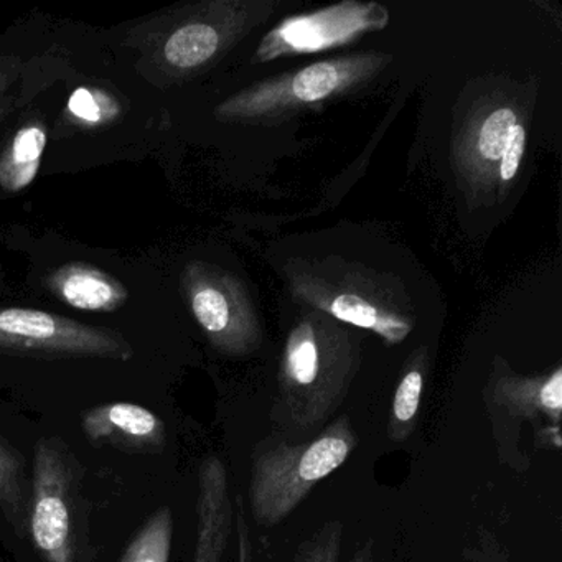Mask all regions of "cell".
Here are the masks:
<instances>
[{"mask_svg":"<svg viewBox=\"0 0 562 562\" xmlns=\"http://www.w3.org/2000/svg\"><path fill=\"white\" fill-rule=\"evenodd\" d=\"M328 312L338 321L376 331L391 345L401 344L411 334L409 322L396 315L384 314L357 295H338L328 305Z\"/></svg>","mask_w":562,"mask_h":562,"instance_id":"14","label":"cell"},{"mask_svg":"<svg viewBox=\"0 0 562 562\" xmlns=\"http://www.w3.org/2000/svg\"><path fill=\"white\" fill-rule=\"evenodd\" d=\"M0 351L55 358L130 361L133 347L120 331L91 327L35 308H0Z\"/></svg>","mask_w":562,"mask_h":562,"instance_id":"4","label":"cell"},{"mask_svg":"<svg viewBox=\"0 0 562 562\" xmlns=\"http://www.w3.org/2000/svg\"><path fill=\"white\" fill-rule=\"evenodd\" d=\"M75 480L67 457L50 440L35 447L31 536L47 562H77Z\"/></svg>","mask_w":562,"mask_h":562,"instance_id":"5","label":"cell"},{"mask_svg":"<svg viewBox=\"0 0 562 562\" xmlns=\"http://www.w3.org/2000/svg\"><path fill=\"white\" fill-rule=\"evenodd\" d=\"M45 147L47 130L44 124L22 126L0 156V187L11 193L31 187L41 170Z\"/></svg>","mask_w":562,"mask_h":562,"instance_id":"12","label":"cell"},{"mask_svg":"<svg viewBox=\"0 0 562 562\" xmlns=\"http://www.w3.org/2000/svg\"><path fill=\"white\" fill-rule=\"evenodd\" d=\"M22 502L21 457L0 437V508H4L11 518L21 519Z\"/></svg>","mask_w":562,"mask_h":562,"instance_id":"17","label":"cell"},{"mask_svg":"<svg viewBox=\"0 0 562 562\" xmlns=\"http://www.w3.org/2000/svg\"><path fill=\"white\" fill-rule=\"evenodd\" d=\"M12 81H14V77H12L11 74H5V71L0 70V93L8 90Z\"/></svg>","mask_w":562,"mask_h":562,"instance_id":"24","label":"cell"},{"mask_svg":"<svg viewBox=\"0 0 562 562\" xmlns=\"http://www.w3.org/2000/svg\"><path fill=\"white\" fill-rule=\"evenodd\" d=\"M70 123L81 130H100L121 116L116 98L98 88H78L67 104Z\"/></svg>","mask_w":562,"mask_h":562,"instance_id":"16","label":"cell"},{"mask_svg":"<svg viewBox=\"0 0 562 562\" xmlns=\"http://www.w3.org/2000/svg\"><path fill=\"white\" fill-rule=\"evenodd\" d=\"M340 85V71L331 64L304 68L292 81L295 98L304 103H317L330 97Z\"/></svg>","mask_w":562,"mask_h":562,"instance_id":"18","label":"cell"},{"mask_svg":"<svg viewBox=\"0 0 562 562\" xmlns=\"http://www.w3.org/2000/svg\"><path fill=\"white\" fill-rule=\"evenodd\" d=\"M516 114L509 108H502L490 114L480 131L479 149L488 160L502 159L509 134L516 126Z\"/></svg>","mask_w":562,"mask_h":562,"instance_id":"20","label":"cell"},{"mask_svg":"<svg viewBox=\"0 0 562 562\" xmlns=\"http://www.w3.org/2000/svg\"><path fill=\"white\" fill-rule=\"evenodd\" d=\"M344 522L330 519L302 542L297 562H340Z\"/></svg>","mask_w":562,"mask_h":562,"instance_id":"19","label":"cell"},{"mask_svg":"<svg viewBox=\"0 0 562 562\" xmlns=\"http://www.w3.org/2000/svg\"><path fill=\"white\" fill-rule=\"evenodd\" d=\"M357 446L348 416L331 420L305 442L262 443L252 456L248 490L255 521L265 528L284 522L318 483L350 459Z\"/></svg>","mask_w":562,"mask_h":562,"instance_id":"1","label":"cell"},{"mask_svg":"<svg viewBox=\"0 0 562 562\" xmlns=\"http://www.w3.org/2000/svg\"><path fill=\"white\" fill-rule=\"evenodd\" d=\"M47 288L78 311L114 312L130 297L123 282L90 262H67L48 276Z\"/></svg>","mask_w":562,"mask_h":562,"instance_id":"10","label":"cell"},{"mask_svg":"<svg viewBox=\"0 0 562 562\" xmlns=\"http://www.w3.org/2000/svg\"><path fill=\"white\" fill-rule=\"evenodd\" d=\"M83 430L94 446L106 443L127 452L159 453L166 447V424L134 403H111L88 411Z\"/></svg>","mask_w":562,"mask_h":562,"instance_id":"8","label":"cell"},{"mask_svg":"<svg viewBox=\"0 0 562 562\" xmlns=\"http://www.w3.org/2000/svg\"><path fill=\"white\" fill-rule=\"evenodd\" d=\"M370 15L363 5L344 4L321 14L292 19L269 35L265 45L271 44V54L266 58L276 57L279 52H317L348 42L374 24Z\"/></svg>","mask_w":562,"mask_h":562,"instance_id":"9","label":"cell"},{"mask_svg":"<svg viewBox=\"0 0 562 562\" xmlns=\"http://www.w3.org/2000/svg\"><path fill=\"white\" fill-rule=\"evenodd\" d=\"M355 360L347 341L305 324L289 337L279 373V417L308 432L334 416L350 390Z\"/></svg>","mask_w":562,"mask_h":562,"instance_id":"2","label":"cell"},{"mask_svg":"<svg viewBox=\"0 0 562 562\" xmlns=\"http://www.w3.org/2000/svg\"><path fill=\"white\" fill-rule=\"evenodd\" d=\"M350 562H376L373 555V542L367 541L355 551Z\"/></svg>","mask_w":562,"mask_h":562,"instance_id":"23","label":"cell"},{"mask_svg":"<svg viewBox=\"0 0 562 562\" xmlns=\"http://www.w3.org/2000/svg\"><path fill=\"white\" fill-rule=\"evenodd\" d=\"M236 529H238V562H251V535H249V526L248 522H246L245 506H243L241 498L238 499V519H236Z\"/></svg>","mask_w":562,"mask_h":562,"instance_id":"22","label":"cell"},{"mask_svg":"<svg viewBox=\"0 0 562 562\" xmlns=\"http://www.w3.org/2000/svg\"><path fill=\"white\" fill-rule=\"evenodd\" d=\"M526 133L525 127L516 124L513 127L512 134H509L508 144H506L505 150H503L502 166H499V176L503 180H512L516 176L519 169V162H521L522 154H525Z\"/></svg>","mask_w":562,"mask_h":562,"instance_id":"21","label":"cell"},{"mask_svg":"<svg viewBox=\"0 0 562 562\" xmlns=\"http://www.w3.org/2000/svg\"><path fill=\"white\" fill-rule=\"evenodd\" d=\"M222 45V35L209 22L190 21L164 35L157 45L147 47V65L164 71L196 70L209 64Z\"/></svg>","mask_w":562,"mask_h":562,"instance_id":"11","label":"cell"},{"mask_svg":"<svg viewBox=\"0 0 562 562\" xmlns=\"http://www.w3.org/2000/svg\"><path fill=\"white\" fill-rule=\"evenodd\" d=\"M486 414L499 459L512 469L525 472L529 460L519 449V434L525 424H531L539 447L561 449L562 368L542 378L515 374L495 378L486 391Z\"/></svg>","mask_w":562,"mask_h":562,"instance_id":"3","label":"cell"},{"mask_svg":"<svg viewBox=\"0 0 562 562\" xmlns=\"http://www.w3.org/2000/svg\"><path fill=\"white\" fill-rule=\"evenodd\" d=\"M196 521L193 562H223L233 535L235 508L229 496L228 472L216 456L206 457L200 467Z\"/></svg>","mask_w":562,"mask_h":562,"instance_id":"7","label":"cell"},{"mask_svg":"<svg viewBox=\"0 0 562 562\" xmlns=\"http://www.w3.org/2000/svg\"><path fill=\"white\" fill-rule=\"evenodd\" d=\"M11 103L5 100H0V116H4L5 113H8L9 110H11Z\"/></svg>","mask_w":562,"mask_h":562,"instance_id":"25","label":"cell"},{"mask_svg":"<svg viewBox=\"0 0 562 562\" xmlns=\"http://www.w3.org/2000/svg\"><path fill=\"white\" fill-rule=\"evenodd\" d=\"M426 367L423 360H416L406 368L393 401H391L390 416H387V437L391 442L403 443L413 436L419 419L420 401H423L424 380Z\"/></svg>","mask_w":562,"mask_h":562,"instance_id":"13","label":"cell"},{"mask_svg":"<svg viewBox=\"0 0 562 562\" xmlns=\"http://www.w3.org/2000/svg\"><path fill=\"white\" fill-rule=\"evenodd\" d=\"M172 538V512L164 506L137 532L120 562H169Z\"/></svg>","mask_w":562,"mask_h":562,"instance_id":"15","label":"cell"},{"mask_svg":"<svg viewBox=\"0 0 562 562\" xmlns=\"http://www.w3.org/2000/svg\"><path fill=\"white\" fill-rule=\"evenodd\" d=\"M183 288L193 317L218 350L226 353L248 350L251 330L243 312L236 311L235 295L225 279L200 262H192L183 272Z\"/></svg>","mask_w":562,"mask_h":562,"instance_id":"6","label":"cell"}]
</instances>
